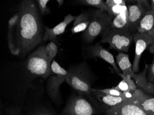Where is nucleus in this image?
I'll return each mask as SVG.
<instances>
[{"label":"nucleus","mask_w":154,"mask_h":115,"mask_svg":"<svg viewBox=\"0 0 154 115\" xmlns=\"http://www.w3.org/2000/svg\"><path fill=\"white\" fill-rule=\"evenodd\" d=\"M148 66V65L145 64V68L142 71L139 73H134L131 77L138 89H141L148 83L146 76Z\"/></svg>","instance_id":"nucleus-21"},{"label":"nucleus","mask_w":154,"mask_h":115,"mask_svg":"<svg viewBox=\"0 0 154 115\" xmlns=\"http://www.w3.org/2000/svg\"><path fill=\"white\" fill-rule=\"evenodd\" d=\"M103 115H148L140 106L125 101L122 104L112 107Z\"/></svg>","instance_id":"nucleus-12"},{"label":"nucleus","mask_w":154,"mask_h":115,"mask_svg":"<svg viewBox=\"0 0 154 115\" xmlns=\"http://www.w3.org/2000/svg\"><path fill=\"white\" fill-rule=\"evenodd\" d=\"M42 45L25 59L7 61L0 72V93L5 104L23 108L28 93L38 79L47 80L51 64Z\"/></svg>","instance_id":"nucleus-1"},{"label":"nucleus","mask_w":154,"mask_h":115,"mask_svg":"<svg viewBox=\"0 0 154 115\" xmlns=\"http://www.w3.org/2000/svg\"><path fill=\"white\" fill-rule=\"evenodd\" d=\"M134 41L135 44V52L132 71L134 73H138L139 71V62L143 52L153 43V38L147 33L137 32L134 34Z\"/></svg>","instance_id":"nucleus-11"},{"label":"nucleus","mask_w":154,"mask_h":115,"mask_svg":"<svg viewBox=\"0 0 154 115\" xmlns=\"http://www.w3.org/2000/svg\"><path fill=\"white\" fill-rule=\"evenodd\" d=\"M128 9V7L126 5H116L113 7L108 8V11L109 15L113 19L118 15L125 12Z\"/></svg>","instance_id":"nucleus-23"},{"label":"nucleus","mask_w":154,"mask_h":115,"mask_svg":"<svg viewBox=\"0 0 154 115\" xmlns=\"http://www.w3.org/2000/svg\"><path fill=\"white\" fill-rule=\"evenodd\" d=\"M151 10H154V0H151Z\"/></svg>","instance_id":"nucleus-33"},{"label":"nucleus","mask_w":154,"mask_h":115,"mask_svg":"<svg viewBox=\"0 0 154 115\" xmlns=\"http://www.w3.org/2000/svg\"><path fill=\"white\" fill-rule=\"evenodd\" d=\"M36 1L42 16L51 14V9L47 6L48 3L50 2V0H37Z\"/></svg>","instance_id":"nucleus-24"},{"label":"nucleus","mask_w":154,"mask_h":115,"mask_svg":"<svg viewBox=\"0 0 154 115\" xmlns=\"http://www.w3.org/2000/svg\"><path fill=\"white\" fill-rule=\"evenodd\" d=\"M102 108L96 98L71 93L67 99L60 115H96Z\"/></svg>","instance_id":"nucleus-5"},{"label":"nucleus","mask_w":154,"mask_h":115,"mask_svg":"<svg viewBox=\"0 0 154 115\" xmlns=\"http://www.w3.org/2000/svg\"><path fill=\"white\" fill-rule=\"evenodd\" d=\"M113 88L123 92L129 91L128 85L127 83V82L124 80L121 81L116 87H113Z\"/></svg>","instance_id":"nucleus-29"},{"label":"nucleus","mask_w":154,"mask_h":115,"mask_svg":"<svg viewBox=\"0 0 154 115\" xmlns=\"http://www.w3.org/2000/svg\"><path fill=\"white\" fill-rule=\"evenodd\" d=\"M116 58L118 65L122 71V73L124 75H129L132 77L134 73L132 71V65L130 61L128 54L121 52L116 55Z\"/></svg>","instance_id":"nucleus-17"},{"label":"nucleus","mask_w":154,"mask_h":115,"mask_svg":"<svg viewBox=\"0 0 154 115\" xmlns=\"http://www.w3.org/2000/svg\"><path fill=\"white\" fill-rule=\"evenodd\" d=\"M127 101L140 106L148 115H154V97L146 94L141 89L134 91L131 98Z\"/></svg>","instance_id":"nucleus-13"},{"label":"nucleus","mask_w":154,"mask_h":115,"mask_svg":"<svg viewBox=\"0 0 154 115\" xmlns=\"http://www.w3.org/2000/svg\"><path fill=\"white\" fill-rule=\"evenodd\" d=\"M147 33L152 37L153 40H154L153 44L149 46V50L150 53H154V27L152 29H151L150 31H149Z\"/></svg>","instance_id":"nucleus-31"},{"label":"nucleus","mask_w":154,"mask_h":115,"mask_svg":"<svg viewBox=\"0 0 154 115\" xmlns=\"http://www.w3.org/2000/svg\"><path fill=\"white\" fill-rule=\"evenodd\" d=\"M45 48L49 61L51 64L57 54L58 51L57 46L55 42L50 41L45 46Z\"/></svg>","instance_id":"nucleus-22"},{"label":"nucleus","mask_w":154,"mask_h":115,"mask_svg":"<svg viewBox=\"0 0 154 115\" xmlns=\"http://www.w3.org/2000/svg\"><path fill=\"white\" fill-rule=\"evenodd\" d=\"M113 20L107 12L99 9L92 11L90 25L82 34L83 41L87 44L92 43L98 35H102L108 30Z\"/></svg>","instance_id":"nucleus-7"},{"label":"nucleus","mask_w":154,"mask_h":115,"mask_svg":"<svg viewBox=\"0 0 154 115\" xmlns=\"http://www.w3.org/2000/svg\"><path fill=\"white\" fill-rule=\"evenodd\" d=\"M84 56L87 58H99L109 63L113 67V70L117 74L121 73V70L117 65L113 54L106 48L100 45L99 42L95 45L86 47L83 49Z\"/></svg>","instance_id":"nucleus-10"},{"label":"nucleus","mask_w":154,"mask_h":115,"mask_svg":"<svg viewBox=\"0 0 154 115\" xmlns=\"http://www.w3.org/2000/svg\"><path fill=\"white\" fill-rule=\"evenodd\" d=\"M98 90L101 92L105 93L106 95L113 96H122L123 93V92H122L116 89L113 88H111V89H102Z\"/></svg>","instance_id":"nucleus-27"},{"label":"nucleus","mask_w":154,"mask_h":115,"mask_svg":"<svg viewBox=\"0 0 154 115\" xmlns=\"http://www.w3.org/2000/svg\"><path fill=\"white\" fill-rule=\"evenodd\" d=\"M76 16H72L71 14H68L65 17L62 22L55 26L53 28L48 27H45V32L44 37V42L50 41L52 42H57V36L62 34L65 32L66 29L69 24L75 20Z\"/></svg>","instance_id":"nucleus-14"},{"label":"nucleus","mask_w":154,"mask_h":115,"mask_svg":"<svg viewBox=\"0 0 154 115\" xmlns=\"http://www.w3.org/2000/svg\"><path fill=\"white\" fill-rule=\"evenodd\" d=\"M128 7L129 14L130 32L134 35L137 32L139 24L148 11L151 10V5L148 1L138 0L135 5Z\"/></svg>","instance_id":"nucleus-9"},{"label":"nucleus","mask_w":154,"mask_h":115,"mask_svg":"<svg viewBox=\"0 0 154 115\" xmlns=\"http://www.w3.org/2000/svg\"><path fill=\"white\" fill-rule=\"evenodd\" d=\"M118 75L121 76L123 80L127 82L129 86V91L131 92H134L137 89V87L136 84L135 83L134 80L131 78L130 75H125L123 74L122 73H118Z\"/></svg>","instance_id":"nucleus-25"},{"label":"nucleus","mask_w":154,"mask_h":115,"mask_svg":"<svg viewBox=\"0 0 154 115\" xmlns=\"http://www.w3.org/2000/svg\"><path fill=\"white\" fill-rule=\"evenodd\" d=\"M51 69V75L47 79L46 83V92L51 101L57 106H60L62 103L60 85L66 82L67 71L61 67L55 59L52 62Z\"/></svg>","instance_id":"nucleus-6"},{"label":"nucleus","mask_w":154,"mask_h":115,"mask_svg":"<svg viewBox=\"0 0 154 115\" xmlns=\"http://www.w3.org/2000/svg\"><path fill=\"white\" fill-rule=\"evenodd\" d=\"M154 27V10L148 11L139 24L137 32L148 33Z\"/></svg>","instance_id":"nucleus-19"},{"label":"nucleus","mask_w":154,"mask_h":115,"mask_svg":"<svg viewBox=\"0 0 154 115\" xmlns=\"http://www.w3.org/2000/svg\"><path fill=\"white\" fill-rule=\"evenodd\" d=\"M110 27L117 30L129 31V22L128 9L113 19Z\"/></svg>","instance_id":"nucleus-18"},{"label":"nucleus","mask_w":154,"mask_h":115,"mask_svg":"<svg viewBox=\"0 0 154 115\" xmlns=\"http://www.w3.org/2000/svg\"><path fill=\"white\" fill-rule=\"evenodd\" d=\"M105 3L108 8L116 5H126L125 1L124 0H107L105 1Z\"/></svg>","instance_id":"nucleus-30"},{"label":"nucleus","mask_w":154,"mask_h":115,"mask_svg":"<svg viewBox=\"0 0 154 115\" xmlns=\"http://www.w3.org/2000/svg\"><path fill=\"white\" fill-rule=\"evenodd\" d=\"M38 3L22 0L8 22L7 41L11 54L25 59L44 42L45 27Z\"/></svg>","instance_id":"nucleus-2"},{"label":"nucleus","mask_w":154,"mask_h":115,"mask_svg":"<svg viewBox=\"0 0 154 115\" xmlns=\"http://www.w3.org/2000/svg\"><path fill=\"white\" fill-rule=\"evenodd\" d=\"M66 83L79 95L94 98L91 88L97 78L86 62L71 65L67 70Z\"/></svg>","instance_id":"nucleus-4"},{"label":"nucleus","mask_w":154,"mask_h":115,"mask_svg":"<svg viewBox=\"0 0 154 115\" xmlns=\"http://www.w3.org/2000/svg\"><path fill=\"white\" fill-rule=\"evenodd\" d=\"M74 2L79 5L90 6L102 11L107 12L108 11V7L103 0H77Z\"/></svg>","instance_id":"nucleus-20"},{"label":"nucleus","mask_w":154,"mask_h":115,"mask_svg":"<svg viewBox=\"0 0 154 115\" xmlns=\"http://www.w3.org/2000/svg\"><path fill=\"white\" fill-rule=\"evenodd\" d=\"M101 37L102 39L99 44L107 43L109 45V49L127 53L134 41V35L131 33L129 31L117 30L110 26Z\"/></svg>","instance_id":"nucleus-8"},{"label":"nucleus","mask_w":154,"mask_h":115,"mask_svg":"<svg viewBox=\"0 0 154 115\" xmlns=\"http://www.w3.org/2000/svg\"><path fill=\"white\" fill-rule=\"evenodd\" d=\"M24 115H25V114H24Z\"/></svg>","instance_id":"nucleus-34"},{"label":"nucleus","mask_w":154,"mask_h":115,"mask_svg":"<svg viewBox=\"0 0 154 115\" xmlns=\"http://www.w3.org/2000/svg\"><path fill=\"white\" fill-rule=\"evenodd\" d=\"M43 80H36L28 93L23 106L25 115H60L51 103Z\"/></svg>","instance_id":"nucleus-3"},{"label":"nucleus","mask_w":154,"mask_h":115,"mask_svg":"<svg viewBox=\"0 0 154 115\" xmlns=\"http://www.w3.org/2000/svg\"><path fill=\"white\" fill-rule=\"evenodd\" d=\"M91 92L92 95L97 100L108 106L114 107L122 104L125 101L123 95L120 97L109 95L101 92L97 89H92Z\"/></svg>","instance_id":"nucleus-16"},{"label":"nucleus","mask_w":154,"mask_h":115,"mask_svg":"<svg viewBox=\"0 0 154 115\" xmlns=\"http://www.w3.org/2000/svg\"><path fill=\"white\" fill-rule=\"evenodd\" d=\"M92 16V11H84L76 16L71 29L72 34L84 32L88 28Z\"/></svg>","instance_id":"nucleus-15"},{"label":"nucleus","mask_w":154,"mask_h":115,"mask_svg":"<svg viewBox=\"0 0 154 115\" xmlns=\"http://www.w3.org/2000/svg\"><path fill=\"white\" fill-rule=\"evenodd\" d=\"M57 3H58V5L60 7L62 6V5H63L64 3L63 0H57Z\"/></svg>","instance_id":"nucleus-32"},{"label":"nucleus","mask_w":154,"mask_h":115,"mask_svg":"<svg viewBox=\"0 0 154 115\" xmlns=\"http://www.w3.org/2000/svg\"><path fill=\"white\" fill-rule=\"evenodd\" d=\"M146 77L148 83L154 84V56L152 63L148 67Z\"/></svg>","instance_id":"nucleus-26"},{"label":"nucleus","mask_w":154,"mask_h":115,"mask_svg":"<svg viewBox=\"0 0 154 115\" xmlns=\"http://www.w3.org/2000/svg\"><path fill=\"white\" fill-rule=\"evenodd\" d=\"M143 92L149 95L154 96V84L150 83H146V84L142 88Z\"/></svg>","instance_id":"nucleus-28"}]
</instances>
